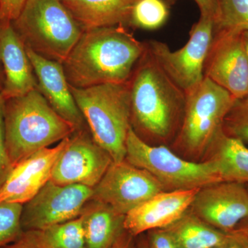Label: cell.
<instances>
[{"mask_svg":"<svg viewBox=\"0 0 248 248\" xmlns=\"http://www.w3.org/2000/svg\"><path fill=\"white\" fill-rule=\"evenodd\" d=\"M146 49L124 26L89 29L62 65L73 87L120 84L130 80Z\"/></svg>","mask_w":248,"mask_h":248,"instance_id":"6da1fadb","label":"cell"},{"mask_svg":"<svg viewBox=\"0 0 248 248\" xmlns=\"http://www.w3.org/2000/svg\"><path fill=\"white\" fill-rule=\"evenodd\" d=\"M129 84L131 127L135 133L154 144L174 141L182 124L187 94L165 73L147 45Z\"/></svg>","mask_w":248,"mask_h":248,"instance_id":"7a4b0ae2","label":"cell"},{"mask_svg":"<svg viewBox=\"0 0 248 248\" xmlns=\"http://www.w3.org/2000/svg\"><path fill=\"white\" fill-rule=\"evenodd\" d=\"M6 148L13 167L36 152L71 136L77 129L50 107L38 89L5 102Z\"/></svg>","mask_w":248,"mask_h":248,"instance_id":"3957f363","label":"cell"},{"mask_svg":"<svg viewBox=\"0 0 248 248\" xmlns=\"http://www.w3.org/2000/svg\"><path fill=\"white\" fill-rule=\"evenodd\" d=\"M70 88L94 141L109 153L114 162L123 161L131 128L129 81L83 89Z\"/></svg>","mask_w":248,"mask_h":248,"instance_id":"277c9868","label":"cell"},{"mask_svg":"<svg viewBox=\"0 0 248 248\" xmlns=\"http://www.w3.org/2000/svg\"><path fill=\"white\" fill-rule=\"evenodd\" d=\"M13 23L26 47L61 63L84 31L61 0H27Z\"/></svg>","mask_w":248,"mask_h":248,"instance_id":"5b68a950","label":"cell"},{"mask_svg":"<svg viewBox=\"0 0 248 248\" xmlns=\"http://www.w3.org/2000/svg\"><path fill=\"white\" fill-rule=\"evenodd\" d=\"M234 99L226 90L204 78L187 94L182 124L173 141L174 148L193 159L208 154Z\"/></svg>","mask_w":248,"mask_h":248,"instance_id":"8992f818","label":"cell"},{"mask_svg":"<svg viewBox=\"0 0 248 248\" xmlns=\"http://www.w3.org/2000/svg\"><path fill=\"white\" fill-rule=\"evenodd\" d=\"M125 159L146 170L161 184L164 191L193 190L222 182L210 160L193 161L178 156L164 145L151 144L130 128Z\"/></svg>","mask_w":248,"mask_h":248,"instance_id":"52a82bcc","label":"cell"},{"mask_svg":"<svg viewBox=\"0 0 248 248\" xmlns=\"http://www.w3.org/2000/svg\"><path fill=\"white\" fill-rule=\"evenodd\" d=\"M213 35V18L200 16L191 29L188 41L179 50H171L161 41L146 43L165 73L187 94L204 79V64Z\"/></svg>","mask_w":248,"mask_h":248,"instance_id":"ba28073f","label":"cell"},{"mask_svg":"<svg viewBox=\"0 0 248 248\" xmlns=\"http://www.w3.org/2000/svg\"><path fill=\"white\" fill-rule=\"evenodd\" d=\"M93 194V188L87 186H60L49 181L33 198L23 205V231H42L78 218Z\"/></svg>","mask_w":248,"mask_h":248,"instance_id":"9c48e42d","label":"cell"},{"mask_svg":"<svg viewBox=\"0 0 248 248\" xmlns=\"http://www.w3.org/2000/svg\"><path fill=\"white\" fill-rule=\"evenodd\" d=\"M113 162L107 151L84 129L76 130L59 156L50 181L60 186L82 185L93 188Z\"/></svg>","mask_w":248,"mask_h":248,"instance_id":"30bf717a","label":"cell"},{"mask_svg":"<svg viewBox=\"0 0 248 248\" xmlns=\"http://www.w3.org/2000/svg\"><path fill=\"white\" fill-rule=\"evenodd\" d=\"M93 190V199L108 204L124 215L164 191L151 173L125 159L113 161Z\"/></svg>","mask_w":248,"mask_h":248,"instance_id":"8fae6325","label":"cell"},{"mask_svg":"<svg viewBox=\"0 0 248 248\" xmlns=\"http://www.w3.org/2000/svg\"><path fill=\"white\" fill-rule=\"evenodd\" d=\"M204 78L231 93L234 99L248 94V60L243 32L214 33L204 64Z\"/></svg>","mask_w":248,"mask_h":248,"instance_id":"7c38bea8","label":"cell"},{"mask_svg":"<svg viewBox=\"0 0 248 248\" xmlns=\"http://www.w3.org/2000/svg\"><path fill=\"white\" fill-rule=\"evenodd\" d=\"M190 209L210 226L230 232L248 217L247 186L231 182L205 186L196 194Z\"/></svg>","mask_w":248,"mask_h":248,"instance_id":"4fadbf2b","label":"cell"},{"mask_svg":"<svg viewBox=\"0 0 248 248\" xmlns=\"http://www.w3.org/2000/svg\"><path fill=\"white\" fill-rule=\"evenodd\" d=\"M68 138L53 148L40 150L15 165L0 189V202L24 205L33 198L50 180L54 166Z\"/></svg>","mask_w":248,"mask_h":248,"instance_id":"5bb4252c","label":"cell"},{"mask_svg":"<svg viewBox=\"0 0 248 248\" xmlns=\"http://www.w3.org/2000/svg\"><path fill=\"white\" fill-rule=\"evenodd\" d=\"M200 189L163 191L127 213L124 229L134 237L172 224L190 209Z\"/></svg>","mask_w":248,"mask_h":248,"instance_id":"9a60e30c","label":"cell"},{"mask_svg":"<svg viewBox=\"0 0 248 248\" xmlns=\"http://www.w3.org/2000/svg\"><path fill=\"white\" fill-rule=\"evenodd\" d=\"M37 89L55 112L73 124L77 130L84 129L85 121L77 105L62 63L48 60L27 48Z\"/></svg>","mask_w":248,"mask_h":248,"instance_id":"2e32d148","label":"cell"},{"mask_svg":"<svg viewBox=\"0 0 248 248\" xmlns=\"http://www.w3.org/2000/svg\"><path fill=\"white\" fill-rule=\"evenodd\" d=\"M0 62L4 74L1 94L5 100L37 89L25 45L11 22L0 23Z\"/></svg>","mask_w":248,"mask_h":248,"instance_id":"e0dca14e","label":"cell"},{"mask_svg":"<svg viewBox=\"0 0 248 248\" xmlns=\"http://www.w3.org/2000/svg\"><path fill=\"white\" fill-rule=\"evenodd\" d=\"M138 0H61L83 31L97 28L128 27Z\"/></svg>","mask_w":248,"mask_h":248,"instance_id":"ac0fdd59","label":"cell"},{"mask_svg":"<svg viewBox=\"0 0 248 248\" xmlns=\"http://www.w3.org/2000/svg\"><path fill=\"white\" fill-rule=\"evenodd\" d=\"M125 215L117 213L110 205L91 198L81 215L86 248H110L124 229Z\"/></svg>","mask_w":248,"mask_h":248,"instance_id":"d6986e66","label":"cell"},{"mask_svg":"<svg viewBox=\"0 0 248 248\" xmlns=\"http://www.w3.org/2000/svg\"><path fill=\"white\" fill-rule=\"evenodd\" d=\"M222 182L248 184V148L223 130L217 135L208 153Z\"/></svg>","mask_w":248,"mask_h":248,"instance_id":"ffe728a7","label":"cell"},{"mask_svg":"<svg viewBox=\"0 0 248 248\" xmlns=\"http://www.w3.org/2000/svg\"><path fill=\"white\" fill-rule=\"evenodd\" d=\"M164 228L172 235L179 248H214L221 244L228 234L201 219L190 209Z\"/></svg>","mask_w":248,"mask_h":248,"instance_id":"44dd1931","label":"cell"},{"mask_svg":"<svg viewBox=\"0 0 248 248\" xmlns=\"http://www.w3.org/2000/svg\"><path fill=\"white\" fill-rule=\"evenodd\" d=\"M214 33L248 31V0H216Z\"/></svg>","mask_w":248,"mask_h":248,"instance_id":"7402d4cb","label":"cell"},{"mask_svg":"<svg viewBox=\"0 0 248 248\" xmlns=\"http://www.w3.org/2000/svg\"><path fill=\"white\" fill-rule=\"evenodd\" d=\"M170 6L164 0H138L130 15L129 27L153 31L166 24Z\"/></svg>","mask_w":248,"mask_h":248,"instance_id":"603a6c76","label":"cell"},{"mask_svg":"<svg viewBox=\"0 0 248 248\" xmlns=\"http://www.w3.org/2000/svg\"><path fill=\"white\" fill-rule=\"evenodd\" d=\"M41 232L50 248H86L81 217Z\"/></svg>","mask_w":248,"mask_h":248,"instance_id":"cb8c5ba5","label":"cell"},{"mask_svg":"<svg viewBox=\"0 0 248 248\" xmlns=\"http://www.w3.org/2000/svg\"><path fill=\"white\" fill-rule=\"evenodd\" d=\"M223 133L248 143V94L235 99L223 121Z\"/></svg>","mask_w":248,"mask_h":248,"instance_id":"d4e9b609","label":"cell"},{"mask_svg":"<svg viewBox=\"0 0 248 248\" xmlns=\"http://www.w3.org/2000/svg\"><path fill=\"white\" fill-rule=\"evenodd\" d=\"M23 204L0 202V247L16 241L22 234Z\"/></svg>","mask_w":248,"mask_h":248,"instance_id":"484cf974","label":"cell"},{"mask_svg":"<svg viewBox=\"0 0 248 248\" xmlns=\"http://www.w3.org/2000/svg\"><path fill=\"white\" fill-rule=\"evenodd\" d=\"M5 102L6 100L0 92V189L4 185L13 169V165L8 154L5 138Z\"/></svg>","mask_w":248,"mask_h":248,"instance_id":"4316f807","label":"cell"},{"mask_svg":"<svg viewBox=\"0 0 248 248\" xmlns=\"http://www.w3.org/2000/svg\"><path fill=\"white\" fill-rule=\"evenodd\" d=\"M0 248H50L46 243L42 232L24 231L16 241Z\"/></svg>","mask_w":248,"mask_h":248,"instance_id":"83f0119b","label":"cell"},{"mask_svg":"<svg viewBox=\"0 0 248 248\" xmlns=\"http://www.w3.org/2000/svg\"><path fill=\"white\" fill-rule=\"evenodd\" d=\"M146 239L148 248H179L172 235L166 228L147 232Z\"/></svg>","mask_w":248,"mask_h":248,"instance_id":"f1b7e54d","label":"cell"},{"mask_svg":"<svg viewBox=\"0 0 248 248\" xmlns=\"http://www.w3.org/2000/svg\"><path fill=\"white\" fill-rule=\"evenodd\" d=\"M27 0H0V23L14 22Z\"/></svg>","mask_w":248,"mask_h":248,"instance_id":"f546056e","label":"cell"},{"mask_svg":"<svg viewBox=\"0 0 248 248\" xmlns=\"http://www.w3.org/2000/svg\"><path fill=\"white\" fill-rule=\"evenodd\" d=\"M214 248H248V240L244 234L234 230L228 232L221 244Z\"/></svg>","mask_w":248,"mask_h":248,"instance_id":"4dcf8cb0","label":"cell"},{"mask_svg":"<svg viewBox=\"0 0 248 248\" xmlns=\"http://www.w3.org/2000/svg\"><path fill=\"white\" fill-rule=\"evenodd\" d=\"M200 9L201 16L213 19L216 10V0H194Z\"/></svg>","mask_w":248,"mask_h":248,"instance_id":"1f68e13d","label":"cell"},{"mask_svg":"<svg viewBox=\"0 0 248 248\" xmlns=\"http://www.w3.org/2000/svg\"><path fill=\"white\" fill-rule=\"evenodd\" d=\"M135 238L125 231L110 248H135Z\"/></svg>","mask_w":248,"mask_h":248,"instance_id":"d6a6232c","label":"cell"},{"mask_svg":"<svg viewBox=\"0 0 248 248\" xmlns=\"http://www.w3.org/2000/svg\"><path fill=\"white\" fill-rule=\"evenodd\" d=\"M234 230L244 234L248 240V217L240 222Z\"/></svg>","mask_w":248,"mask_h":248,"instance_id":"836d02e7","label":"cell"},{"mask_svg":"<svg viewBox=\"0 0 248 248\" xmlns=\"http://www.w3.org/2000/svg\"><path fill=\"white\" fill-rule=\"evenodd\" d=\"M138 241H135V248H148L147 244L146 236H143V234L140 235Z\"/></svg>","mask_w":248,"mask_h":248,"instance_id":"e575fe53","label":"cell"},{"mask_svg":"<svg viewBox=\"0 0 248 248\" xmlns=\"http://www.w3.org/2000/svg\"><path fill=\"white\" fill-rule=\"evenodd\" d=\"M243 38H244L245 48H246V53H247L248 60V31L243 32Z\"/></svg>","mask_w":248,"mask_h":248,"instance_id":"d590c367","label":"cell"},{"mask_svg":"<svg viewBox=\"0 0 248 248\" xmlns=\"http://www.w3.org/2000/svg\"><path fill=\"white\" fill-rule=\"evenodd\" d=\"M164 1L171 6L172 5L175 4L179 0H164Z\"/></svg>","mask_w":248,"mask_h":248,"instance_id":"8d00e7d4","label":"cell"},{"mask_svg":"<svg viewBox=\"0 0 248 248\" xmlns=\"http://www.w3.org/2000/svg\"><path fill=\"white\" fill-rule=\"evenodd\" d=\"M246 186H247L248 189V184H246Z\"/></svg>","mask_w":248,"mask_h":248,"instance_id":"74e56055","label":"cell"}]
</instances>
